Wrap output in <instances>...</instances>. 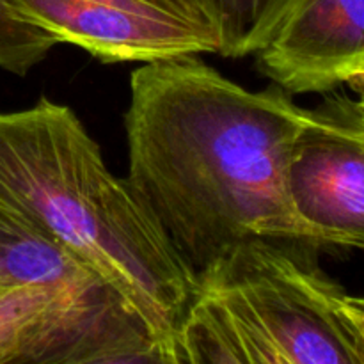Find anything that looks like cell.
Listing matches in <instances>:
<instances>
[{
	"instance_id": "6da1fadb",
	"label": "cell",
	"mask_w": 364,
	"mask_h": 364,
	"mask_svg": "<svg viewBox=\"0 0 364 364\" xmlns=\"http://www.w3.org/2000/svg\"><path fill=\"white\" fill-rule=\"evenodd\" d=\"M308 110L198 55L132 71L127 180L196 276L249 238L304 242L288 169Z\"/></svg>"
},
{
	"instance_id": "7a4b0ae2",
	"label": "cell",
	"mask_w": 364,
	"mask_h": 364,
	"mask_svg": "<svg viewBox=\"0 0 364 364\" xmlns=\"http://www.w3.org/2000/svg\"><path fill=\"white\" fill-rule=\"evenodd\" d=\"M0 223L59 245L102 277L144 322L164 363L176 364L198 277L68 105L41 98L0 112Z\"/></svg>"
},
{
	"instance_id": "3957f363",
	"label": "cell",
	"mask_w": 364,
	"mask_h": 364,
	"mask_svg": "<svg viewBox=\"0 0 364 364\" xmlns=\"http://www.w3.org/2000/svg\"><path fill=\"white\" fill-rule=\"evenodd\" d=\"M288 244L249 238L196 276L176 364H364L345 291Z\"/></svg>"
},
{
	"instance_id": "277c9868",
	"label": "cell",
	"mask_w": 364,
	"mask_h": 364,
	"mask_svg": "<svg viewBox=\"0 0 364 364\" xmlns=\"http://www.w3.org/2000/svg\"><path fill=\"white\" fill-rule=\"evenodd\" d=\"M28 23L102 63H153L219 53L208 18L178 0H7Z\"/></svg>"
},
{
	"instance_id": "5b68a950",
	"label": "cell",
	"mask_w": 364,
	"mask_h": 364,
	"mask_svg": "<svg viewBox=\"0 0 364 364\" xmlns=\"http://www.w3.org/2000/svg\"><path fill=\"white\" fill-rule=\"evenodd\" d=\"M288 188L304 244L364 251V127L341 98L308 110Z\"/></svg>"
},
{
	"instance_id": "8992f818",
	"label": "cell",
	"mask_w": 364,
	"mask_h": 364,
	"mask_svg": "<svg viewBox=\"0 0 364 364\" xmlns=\"http://www.w3.org/2000/svg\"><path fill=\"white\" fill-rule=\"evenodd\" d=\"M290 95L327 92L364 77V0H295L256 52Z\"/></svg>"
},
{
	"instance_id": "52a82bcc",
	"label": "cell",
	"mask_w": 364,
	"mask_h": 364,
	"mask_svg": "<svg viewBox=\"0 0 364 364\" xmlns=\"http://www.w3.org/2000/svg\"><path fill=\"white\" fill-rule=\"evenodd\" d=\"M105 283L59 245L0 223V287L64 284L89 287Z\"/></svg>"
},
{
	"instance_id": "ba28073f",
	"label": "cell",
	"mask_w": 364,
	"mask_h": 364,
	"mask_svg": "<svg viewBox=\"0 0 364 364\" xmlns=\"http://www.w3.org/2000/svg\"><path fill=\"white\" fill-rule=\"evenodd\" d=\"M295 0H206L219 32V55L247 57L258 52Z\"/></svg>"
},
{
	"instance_id": "9c48e42d",
	"label": "cell",
	"mask_w": 364,
	"mask_h": 364,
	"mask_svg": "<svg viewBox=\"0 0 364 364\" xmlns=\"http://www.w3.org/2000/svg\"><path fill=\"white\" fill-rule=\"evenodd\" d=\"M53 46L52 36L23 20L7 0H0V70L23 77Z\"/></svg>"
},
{
	"instance_id": "30bf717a",
	"label": "cell",
	"mask_w": 364,
	"mask_h": 364,
	"mask_svg": "<svg viewBox=\"0 0 364 364\" xmlns=\"http://www.w3.org/2000/svg\"><path fill=\"white\" fill-rule=\"evenodd\" d=\"M345 309L350 315V318L354 320L355 327H358L364 340V297H354V295L345 294Z\"/></svg>"
},
{
	"instance_id": "8fae6325",
	"label": "cell",
	"mask_w": 364,
	"mask_h": 364,
	"mask_svg": "<svg viewBox=\"0 0 364 364\" xmlns=\"http://www.w3.org/2000/svg\"><path fill=\"white\" fill-rule=\"evenodd\" d=\"M359 80H363L364 84V77L359 78ZM341 102H343L345 109L350 112V116L354 117L355 121H359V123L364 127V89H363V96L358 100V102H352V100H345V98H341Z\"/></svg>"
},
{
	"instance_id": "7c38bea8",
	"label": "cell",
	"mask_w": 364,
	"mask_h": 364,
	"mask_svg": "<svg viewBox=\"0 0 364 364\" xmlns=\"http://www.w3.org/2000/svg\"><path fill=\"white\" fill-rule=\"evenodd\" d=\"M178 2L183 4L185 7H188V9H192L194 13L201 14V16L208 18V20H210L208 11H206V0H178ZM210 21H212V20H210ZM212 23H213V21H212Z\"/></svg>"
}]
</instances>
